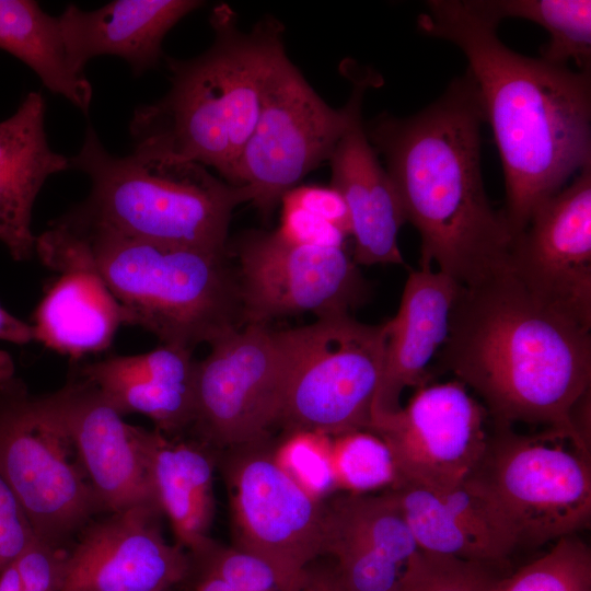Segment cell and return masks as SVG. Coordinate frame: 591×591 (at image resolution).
Returning <instances> with one entry per match:
<instances>
[{
	"mask_svg": "<svg viewBox=\"0 0 591 591\" xmlns=\"http://www.w3.org/2000/svg\"><path fill=\"white\" fill-rule=\"evenodd\" d=\"M241 324L312 313H349L368 286L344 246L291 242L277 230L245 232L235 246Z\"/></svg>",
	"mask_w": 591,
	"mask_h": 591,
	"instance_id": "13",
	"label": "cell"
},
{
	"mask_svg": "<svg viewBox=\"0 0 591 591\" xmlns=\"http://www.w3.org/2000/svg\"><path fill=\"white\" fill-rule=\"evenodd\" d=\"M161 591H173V588L164 589V590H161Z\"/></svg>",
	"mask_w": 591,
	"mask_h": 591,
	"instance_id": "40",
	"label": "cell"
},
{
	"mask_svg": "<svg viewBox=\"0 0 591 591\" xmlns=\"http://www.w3.org/2000/svg\"><path fill=\"white\" fill-rule=\"evenodd\" d=\"M0 49L31 68L50 92L89 113L92 85L69 61L59 19L36 1L0 0Z\"/></svg>",
	"mask_w": 591,
	"mask_h": 591,
	"instance_id": "26",
	"label": "cell"
},
{
	"mask_svg": "<svg viewBox=\"0 0 591 591\" xmlns=\"http://www.w3.org/2000/svg\"><path fill=\"white\" fill-rule=\"evenodd\" d=\"M160 509L136 506L91 520L65 563L60 591H161L182 584L190 560L161 530Z\"/></svg>",
	"mask_w": 591,
	"mask_h": 591,
	"instance_id": "16",
	"label": "cell"
},
{
	"mask_svg": "<svg viewBox=\"0 0 591 591\" xmlns=\"http://www.w3.org/2000/svg\"><path fill=\"white\" fill-rule=\"evenodd\" d=\"M315 561L308 567L299 591H345L334 563L321 565Z\"/></svg>",
	"mask_w": 591,
	"mask_h": 591,
	"instance_id": "36",
	"label": "cell"
},
{
	"mask_svg": "<svg viewBox=\"0 0 591 591\" xmlns=\"http://www.w3.org/2000/svg\"><path fill=\"white\" fill-rule=\"evenodd\" d=\"M46 396L76 444L102 513L136 506L161 510L140 427L125 422L102 393L78 374Z\"/></svg>",
	"mask_w": 591,
	"mask_h": 591,
	"instance_id": "17",
	"label": "cell"
},
{
	"mask_svg": "<svg viewBox=\"0 0 591 591\" xmlns=\"http://www.w3.org/2000/svg\"><path fill=\"white\" fill-rule=\"evenodd\" d=\"M60 274L34 313V339L72 358L108 348L124 324L117 301L92 271Z\"/></svg>",
	"mask_w": 591,
	"mask_h": 591,
	"instance_id": "25",
	"label": "cell"
},
{
	"mask_svg": "<svg viewBox=\"0 0 591 591\" xmlns=\"http://www.w3.org/2000/svg\"><path fill=\"white\" fill-rule=\"evenodd\" d=\"M183 583L187 587L186 591H236L218 576L196 567L192 563Z\"/></svg>",
	"mask_w": 591,
	"mask_h": 591,
	"instance_id": "38",
	"label": "cell"
},
{
	"mask_svg": "<svg viewBox=\"0 0 591 591\" xmlns=\"http://www.w3.org/2000/svg\"><path fill=\"white\" fill-rule=\"evenodd\" d=\"M35 537L21 505L0 475V571L12 564Z\"/></svg>",
	"mask_w": 591,
	"mask_h": 591,
	"instance_id": "33",
	"label": "cell"
},
{
	"mask_svg": "<svg viewBox=\"0 0 591 591\" xmlns=\"http://www.w3.org/2000/svg\"><path fill=\"white\" fill-rule=\"evenodd\" d=\"M467 480L487 499L515 548L577 535L591 524V455L568 433L493 426Z\"/></svg>",
	"mask_w": 591,
	"mask_h": 591,
	"instance_id": "7",
	"label": "cell"
},
{
	"mask_svg": "<svg viewBox=\"0 0 591 591\" xmlns=\"http://www.w3.org/2000/svg\"><path fill=\"white\" fill-rule=\"evenodd\" d=\"M281 200L289 201L316 215L346 236L351 235L348 207L343 196L332 186H296Z\"/></svg>",
	"mask_w": 591,
	"mask_h": 591,
	"instance_id": "35",
	"label": "cell"
},
{
	"mask_svg": "<svg viewBox=\"0 0 591 591\" xmlns=\"http://www.w3.org/2000/svg\"><path fill=\"white\" fill-rule=\"evenodd\" d=\"M281 224L277 231L287 240L305 245L344 246V233L316 215L281 200Z\"/></svg>",
	"mask_w": 591,
	"mask_h": 591,
	"instance_id": "34",
	"label": "cell"
},
{
	"mask_svg": "<svg viewBox=\"0 0 591 591\" xmlns=\"http://www.w3.org/2000/svg\"><path fill=\"white\" fill-rule=\"evenodd\" d=\"M190 349L161 345L154 350L86 363L78 375L92 383L121 415L142 414L175 438L189 430L195 414L197 361Z\"/></svg>",
	"mask_w": 591,
	"mask_h": 591,
	"instance_id": "20",
	"label": "cell"
},
{
	"mask_svg": "<svg viewBox=\"0 0 591 591\" xmlns=\"http://www.w3.org/2000/svg\"><path fill=\"white\" fill-rule=\"evenodd\" d=\"M384 490L420 551L499 569L517 549L493 507L468 480L445 490L397 482Z\"/></svg>",
	"mask_w": 591,
	"mask_h": 591,
	"instance_id": "19",
	"label": "cell"
},
{
	"mask_svg": "<svg viewBox=\"0 0 591 591\" xmlns=\"http://www.w3.org/2000/svg\"><path fill=\"white\" fill-rule=\"evenodd\" d=\"M45 109L42 93L28 92L16 112L0 121V242L15 260L35 253L32 210L42 186L70 169L69 158L48 143Z\"/></svg>",
	"mask_w": 591,
	"mask_h": 591,
	"instance_id": "23",
	"label": "cell"
},
{
	"mask_svg": "<svg viewBox=\"0 0 591 591\" xmlns=\"http://www.w3.org/2000/svg\"><path fill=\"white\" fill-rule=\"evenodd\" d=\"M489 419L467 386L453 380L417 389L405 406L374 420L369 431L390 451L394 483L445 490L477 467L488 443Z\"/></svg>",
	"mask_w": 591,
	"mask_h": 591,
	"instance_id": "14",
	"label": "cell"
},
{
	"mask_svg": "<svg viewBox=\"0 0 591 591\" xmlns=\"http://www.w3.org/2000/svg\"><path fill=\"white\" fill-rule=\"evenodd\" d=\"M287 383L278 427L288 434L338 437L369 431L380 383L384 323L370 325L350 313L285 329Z\"/></svg>",
	"mask_w": 591,
	"mask_h": 591,
	"instance_id": "8",
	"label": "cell"
},
{
	"mask_svg": "<svg viewBox=\"0 0 591 591\" xmlns=\"http://www.w3.org/2000/svg\"><path fill=\"white\" fill-rule=\"evenodd\" d=\"M333 452L335 482L344 486L347 493L384 490L396 479L387 447L370 431H354L336 437Z\"/></svg>",
	"mask_w": 591,
	"mask_h": 591,
	"instance_id": "29",
	"label": "cell"
},
{
	"mask_svg": "<svg viewBox=\"0 0 591 591\" xmlns=\"http://www.w3.org/2000/svg\"><path fill=\"white\" fill-rule=\"evenodd\" d=\"M500 577L496 567L419 549L391 591H488Z\"/></svg>",
	"mask_w": 591,
	"mask_h": 591,
	"instance_id": "30",
	"label": "cell"
},
{
	"mask_svg": "<svg viewBox=\"0 0 591 591\" xmlns=\"http://www.w3.org/2000/svg\"><path fill=\"white\" fill-rule=\"evenodd\" d=\"M0 475L37 538L59 547L102 513L79 452L46 394L0 382Z\"/></svg>",
	"mask_w": 591,
	"mask_h": 591,
	"instance_id": "9",
	"label": "cell"
},
{
	"mask_svg": "<svg viewBox=\"0 0 591 591\" xmlns=\"http://www.w3.org/2000/svg\"><path fill=\"white\" fill-rule=\"evenodd\" d=\"M234 547L269 564L291 591L323 556L325 503L281 463L269 440L220 452Z\"/></svg>",
	"mask_w": 591,
	"mask_h": 591,
	"instance_id": "12",
	"label": "cell"
},
{
	"mask_svg": "<svg viewBox=\"0 0 591 591\" xmlns=\"http://www.w3.org/2000/svg\"><path fill=\"white\" fill-rule=\"evenodd\" d=\"M488 591H591L590 546L578 534L563 537Z\"/></svg>",
	"mask_w": 591,
	"mask_h": 591,
	"instance_id": "28",
	"label": "cell"
},
{
	"mask_svg": "<svg viewBox=\"0 0 591 591\" xmlns=\"http://www.w3.org/2000/svg\"><path fill=\"white\" fill-rule=\"evenodd\" d=\"M197 361L189 428L216 454L270 439L278 428L288 372L285 331L247 324L213 340Z\"/></svg>",
	"mask_w": 591,
	"mask_h": 591,
	"instance_id": "11",
	"label": "cell"
},
{
	"mask_svg": "<svg viewBox=\"0 0 591 591\" xmlns=\"http://www.w3.org/2000/svg\"><path fill=\"white\" fill-rule=\"evenodd\" d=\"M460 288L450 276L432 268L409 273L396 315L384 322L383 368L372 422L396 413L407 387L427 385L429 363L448 338Z\"/></svg>",
	"mask_w": 591,
	"mask_h": 591,
	"instance_id": "18",
	"label": "cell"
},
{
	"mask_svg": "<svg viewBox=\"0 0 591 591\" xmlns=\"http://www.w3.org/2000/svg\"><path fill=\"white\" fill-rule=\"evenodd\" d=\"M210 24L213 42L202 54L165 57L171 88L161 100L135 109L129 132L135 148L166 151L213 167L235 185L268 77L285 51L283 28L268 18L243 32L225 4L213 9Z\"/></svg>",
	"mask_w": 591,
	"mask_h": 591,
	"instance_id": "5",
	"label": "cell"
},
{
	"mask_svg": "<svg viewBox=\"0 0 591 591\" xmlns=\"http://www.w3.org/2000/svg\"><path fill=\"white\" fill-rule=\"evenodd\" d=\"M69 161L89 176L91 189L60 219L129 237L225 253L232 213L253 198L248 187L166 151L135 148L114 157L91 126Z\"/></svg>",
	"mask_w": 591,
	"mask_h": 591,
	"instance_id": "6",
	"label": "cell"
},
{
	"mask_svg": "<svg viewBox=\"0 0 591 591\" xmlns=\"http://www.w3.org/2000/svg\"><path fill=\"white\" fill-rule=\"evenodd\" d=\"M188 556L194 566L218 576L236 591H291L265 560L211 537Z\"/></svg>",
	"mask_w": 591,
	"mask_h": 591,
	"instance_id": "31",
	"label": "cell"
},
{
	"mask_svg": "<svg viewBox=\"0 0 591 591\" xmlns=\"http://www.w3.org/2000/svg\"><path fill=\"white\" fill-rule=\"evenodd\" d=\"M590 328L538 300L507 266L461 286L439 366L480 396L493 426L557 429L590 451L572 421L590 395Z\"/></svg>",
	"mask_w": 591,
	"mask_h": 591,
	"instance_id": "2",
	"label": "cell"
},
{
	"mask_svg": "<svg viewBox=\"0 0 591 591\" xmlns=\"http://www.w3.org/2000/svg\"><path fill=\"white\" fill-rule=\"evenodd\" d=\"M366 85L356 83L346 105L333 108L286 53L279 55L235 173V186L251 189V202L263 216H270L308 173L329 161L339 139L361 115Z\"/></svg>",
	"mask_w": 591,
	"mask_h": 591,
	"instance_id": "10",
	"label": "cell"
},
{
	"mask_svg": "<svg viewBox=\"0 0 591 591\" xmlns=\"http://www.w3.org/2000/svg\"><path fill=\"white\" fill-rule=\"evenodd\" d=\"M419 30L468 60L503 166V215L515 237L535 209L591 163L590 73L520 55L476 0H430Z\"/></svg>",
	"mask_w": 591,
	"mask_h": 591,
	"instance_id": "1",
	"label": "cell"
},
{
	"mask_svg": "<svg viewBox=\"0 0 591 591\" xmlns=\"http://www.w3.org/2000/svg\"><path fill=\"white\" fill-rule=\"evenodd\" d=\"M331 184L344 198L357 265L403 264L398 232L406 222L396 188L368 139L361 115L337 142Z\"/></svg>",
	"mask_w": 591,
	"mask_h": 591,
	"instance_id": "22",
	"label": "cell"
},
{
	"mask_svg": "<svg viewBox=\"0 0 591 591\" xmlns=\"http://www.w3.org/2000/svg\"><path fill=\"white\" fill-rule=\"evenodd\" d=\"M196 0H115L97 10L69 4L58 16L69 61L84 72L97 56L124 59L135 76L158 66L167 32L202 5Z\"/></svg>",
	"mask_w": 591,
	"mask_h": 591,
	"instance_id": "21",
	"label": "cell"
},
{
	"mask_svg": "<svg viewBox=\"0 0 591 591\" xmlns=\"http://www.w3.org/2000/svg\"><path fill=\"white\" fill-rule=\"evenodd\" d=\"M0 339L23 345L34 340L33 326L10 314L0 305Z\"/></svg>",
	"mask_w": 591,
	"mask_h": 591,
	"instance_id": "37",
	"label": "cell"
},
{
	"mask_svg": "<svg viewBox=\"0 0 591 591\" xmlns=\"http://www.w3.org/2000/svg\"><path fill=\"white\" fill-rule=\"evenodd\" d=\"M68 547L37 537L14 560L26 591H60Z\"/></svg>",
	"mask_w": 591,
	"mask_h": 591,
	"instance_id": "32",
	"label": "cell"
},
{
	"mask_svg": "<svg viewBox=\"0 0 591 591\" xmlns=\"http://www.w3.org/2000/svg\"><path fill=\"white\" fill-rule=\"evenodd\" d=\"M13 371L11 357L4 351H0V382L13 376Z\"/></svg>",
	"mask_w": 591,
	"mask_h": 591,
	"instance_id": "39",
	"label": "cell"
},
{
	"mask_svg": "<svg viewBox=\"0 0 591 591\" xmlns=\"http://www.w3.org/2000/svg\"><path fill=\"white\" fill-rule=\"evenodd\" d=\"M154 493L176 544L187 553L199 548L215 515L213 470L217 454L196 440L170 438L140 427Z\"/></svg>",
	"mask_w": 591,
	"mask_h": 591,
	"instance_id": "24",
	"label": "cell"
},
{
	"mask_svg": "<svg viewBox=\"0 0 591 591\" xmlns=\"http://www.w3.org/2000/svg\"><path fill=\"white\" fill-rule=\"evenodd\" d=\"M35 253L59 273L96 274L120 306L124 324L150 332L162 345L193 350L242 326L228 252L162 244L58 218L36 236Z\"/></svg>",
	"mask_w": 591,
	"mask_h": 591,
	"instance_id": "4",
	"label": "cell"
},
{
	"mask_svg": "<svg viewBox=\"0 0 591 591\" xmlns=\"http://www.w3.org/2000/svg\"><path fill=\"white\" fill-rule=\"evenodd\" d=\"M508 267L538 300L591 327V163L535 209Z\"/></svg>",
	"mask_w": 591,
	"mask_h": 591,
	"instance_id": "15",
	"label": "cell"
},
{
	"mask_svg": "<svg viewBox=\"0 0 591 591\" xmlns=\"http://www.w3.org/2000/svg\"><path fill=\"white\" fill-rule=\"evenodd\" d=\"M485 112L468 70L417 114H383L364 127L381 153L406 222L420 236L419 268L468 286L508 266L514 236L486 195L480 171Z\"/></svg>",
	"mask_w": 591,
	"mask_h": 591,
	"instance_id": "3",
	"label": "cell"
},
{
	"mask_svg": "<svg viewBox=\"0 0 591 591\" xmlns=\"http://www.w3.org/2000/svg\"><path fill=\"white\" fill-rule=\"evenodd\" d=\"M479 8L498 23L506 18L525 19L549 34L541 50L544 60L577 71L591 69V1L589 0H476Z\"/></svg>",
	"mask_w": 591,
	"mask_h": 591,
	"instance_id": "27",
	"label": "cell"
}]
</instances>
